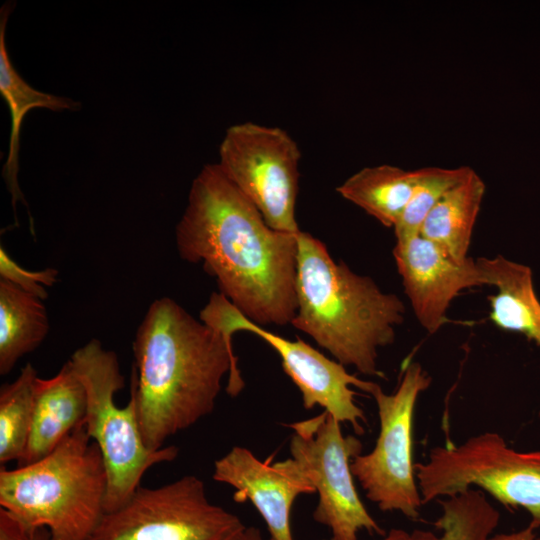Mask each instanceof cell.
I'll list each match as a JSON object with an SVG mask.
<instances>
[{"label": "cell", "mask_w": 540, "mask_h": 540, "mask_svg": "<svg viewBox=\"0 0 540 540\" xmlns=\"http://www.w3.org/2000/svg\"><path fill=\"white\" fill-rule=\"evenodd\" d=\"M438 502L442 515L434 525L441 530V535L422 530L409 534L392 529L382 540H488L499 523V512L482 490L470 488Z\"/></svg>", "instance_id": "obj_20"}, {"label": "cell", "mask_w": 540, "mask_h": 540, "mask_svg": "<svg viewBox=\"0 0 540 540\" xmlns=\"http://www.w3.org/2000/svg\"><path fill=\"white\" fill-rule=\"evenodd\" d=\"M290 454L318 494L314 520L331 531L332 540H358V533L384 536L385 531L361 501L351 471L362 442L342 433L341 423L326 411L289 425Z\"/></svg>", "instance_id": "obj_9"}, {"label": "cell", "mask_w": 540, "mask_h": 540, "mask_svg": "<svg viewBox=\"0 0 540 540\" xmlns=\"http://www.w3.org/2000/svg\"><path fill=\"white\" fill-rule=\"evenodd\" d=\"M0 540H50V535L44 527H27L10 514L1 511Z\"/></svg>", "instance_id": "obj_24"}, {"label": "cell", "mask_w": 540, "mask_h": 540, "mask_svg": "<svg viewBox=\"0 0 540 540\" xmlns=\"http://www.w3.org/2000/svg\"><path fill=\"white\" fill-rule=\"evenodd\" d=\"M87 394L84 427L101 452L107 472L105 512L123 506L141 486L153 466L173 461L179 449L165 446L148 449L143 441L136 398L130 388L128 403L120 407L115 395L125 386L117 354L91 339L69 359Z\"/></svg>", "instance_id": "obj_5"}, {"label": "cell", "mask_w": 540, "mask_h": 540, "mask_svg": "<svg viewBox=\"0 0 540 540\" xmlns=\"http://www.w3.org/2000/svg\"><path fill=\"white\" fill-rule=\"evenodd\" d=\"M212 477L234 489L235 502H251L263 518L270 540H294L290 525L294 502L302 494L315 493L292 458L270 464L241 446H234L214 462Z\"/></svg>", "instance_id": "obj_13"}, {"label": "cell", "mask_w": 540, "mask_h": 540, "mask_svg": "<svg viewBox=\"0 0 540 540\" xmlns=\"http://www.w3.org/2000/svg\"><path fill=\"white\" fill-rule=\"evenodd\" d=\"M537 540H540V539H537Z\"/></svg>", "instance_id": "obj_28"}, {"label": "cell", "mask_w": 540, "mask_h": 540, "mask_svg": "<svg viewBox=\"0 0 540 540\" xmlns=\"http://www.w3.org/2000/svg\"><path fill=\"white\" fill-rule=\"evenodd\" d=\"M489 286V316L498 328L524 335L540 348V301L530 267L501 255L477 259Z\"/></svg>", "instance_id": "obj_15"}, {"label": "cell", "mask_w": 540, "mask_h": 540, "mask_svg": "<svg viewBox=\"0 0 540 540\" xmlns=\"http://www.w3.org/2000/svg\"><path fill=\"white\" fill-rule=\"evenodd\" d=\"M485 190L484 181L471 168L442 196L424 220L419 233L454 261L465 262L469 258L473 229Z\"/></svg>", "instance_id": "obj_16"}, {"label": "cell", "mask_w": 540, "mask_h": 540, "mask_svg": "<svg viewBox=\"0 0 540 540\" xmlns=\"http://www.w3.org/2000/svg\"><path fill=\"white\" fill-rule=\"evenodd\" d=\"M200 321L230 342L236 331H247L263 339L280 356L283 370L298 387L305 409L318 405L341 424L349 423L356 434L364 433L366 417L355 403L350 386L369 393L374 382L349 374L344 365L327 358L300 338L289 340L253 323L220 292L210 295L200 311Z\"/></svg>", "instance_id": "obj_11"}, {"label": "cell", "mask_w": 540, "mask_h": 540, "mask_svg": "<svg viewBox=\"0 0 540 540\" xmlns=\"http://www.w3.org/2000/svg\"><path fill=\"white\" fill-rule=\"evenodd\" d=\"M86 410V390L70 360L53 377H38L28 445L18 466L35 463L53 452L83 425Z\"/></svg>", "instance_id": "obj_14"}, {"label": "cell", "mask_w": 540, "mask_h": 540, "mask_svg": "<svg viewBox=\"0 0 540 540\" xmlns=\"http://www.w3.org/2000/svg\"><path fill=\"white\" fill-rule=\"evenodd\" d=\"M107 472L101 452L76 428L43 459L1 468L0 506L50 540H89L105 512Z\"/></svg>", "instance_id": "obj_4"}, {"label": "cell", "mask_w": 540, "mask_h": 540, "mask_svg": "<svg viewBox=\"0 0 540 540\" xmlns=\"http://www.w3.org/2000/svg\"><path fill=\"white\" fill-rule=\"evenodd\" d=\"M415 182L416 170L382 164L359 170L336 191L385 227L394 228L411 198Z\"/></svg>", "instance_id": "obj_19"}, {"label": "cell", "mask_w": 540, "mask_h": 540, "mask_svg": "<svg viewBox=\"0 0 540 540\" xmlns=\"http://www.w3.org/2000/svg\"><path fill=\"white\" fill-rule=\"evenodd\" d=\"M58 274L55 268L40 271L24 269L8 255L3 246H0V278L27 293L45 300L48 296L46 287H51L58 281Z\"/></svg>", "instance_id": "obj_23"}, {"label": "cell", "mask_w": 540, "mask_h": 540, "mask_svg": "<svg viewBox=\"0 0 540 540\" xmlns=\"http://www.w3.org/2000/svg\"><path fill=\"white\" fill-rule=\"evenodd\" d=\"M300 158L297 143L285 130L245 122L226 131L218 165L270 228L298 234L295 207Z\"/></svg>", "instance_id": "obj_10"}, {"label": "cell", "mask_w": 540, "mask_h": 540, "mask_svg": "<svg viewBox=\"0 0 540 540\" xmlns=\"http://www.w3.org/2000/svg\"><path fill=\"white\" fill-rule=\"evenodd\" d=\"M471 167H425L416 170L411 198L394 227L396 238L418 234L421 226L442 196L469 172Z\"/></svg>", "instance_id": "obj_22"}, {"label": "cell", "mask_w": 540, "mask_h": 540, "mask_svg": "<svg viewBox=\"0 0 540 540\" xmlns=\"http://www.w3.org/2000/svg\"><path fill=\"white\" fill-rule=\"evenodd\" d=\"M326 540H332V539H326Z\"/></svg>", "instance_id": "obj_27"}, {"label": "cell", "mask_w": 540, "mask_h": 540, "mask_svg": "<svg viewBox=\"0 0 540 540\" xmlns=\"http://www.w3.org/2000/svg\"><path fill=\"white\" fill-rule=\"evenodd\" d=\"M37 370L31 363L0 388V463L22 459L31 431Z\"/></svg>", "instance_id": "obj_21"}, {"label": "cell", "mask_w": 540, "mask_h": 540, "mask_svg": "<svg viewBox=\"0 0 540 540\" xmlns=\"http://www.w3.org/2000/svg\"><path fill=\"white\" fill-rule=\"evenodd\" d=\"M43 300L0 278V375H7L49 332Z\"/></svg>", "instance_id": "obj_18"}, {"label": "cell", "mask_w": 540, "mask_h": 540, "mask_svg": "<svg viewBox=\"0 0 540 540\" xmlns=\"http://www.w3.org/2000/svg\"><path fill=\"white\" fill-rule=\"evenodd\" d=\"M11 4H5L0 13V93L9 106L11 133L8 156L3 167V177L12 195V205L26 204L17 180L19 169L20 130L26 113L33 108L52 111L77 110L80 103L72 99L38 91L31 87L15 70L6 47L5 30Z\"/></svg>", "instance_id": "obj_17"}, {"label": "cell", "mask_w": 540, "mask_h": 540, "mask_svg": "<svg viewBox=\"0 0 540 540\" xmlns=\"http://www.w3.org/2000/svg\"><path fill=\"white\" fill-rule=\"evenodd\" d=\"M297 243V312L291 325L342 365L384 377L378 350L394 342L395 329L404 321V303L370 277L336 262L311 234L300 231Z\"/></svg>", "instance_id": "obj_3"}, {"label": "cell", "mask_w": 540, "mask_h": 540, "mask_svg": "<svg viewBox=\"0 0 540 540\" xmlns=\"http://www.w3.org/2000/svg\"><path fill=\"white\" fill-rule=\"evenodd\" d=\"M431 381L420 363L408 359L394 393L374 384L368 394L377 405L379 434L372 451L351 462L352 474L370 501L383 512L397 511L411 520L419 517L423 505L413 462L414 413Z\"/></svg>", "instance_id": "obj_7"}, {"label": "cell", "mask_w": 540, "mask_h": 540, "mask_svg": "<svg viewBox=\"0 0 540 540\" xmlns=\"http://www.w3.org/2000/svg\"><path fill=\"white\" fill-rule=\"evenodd\" d=\"M415 472L423 504L477 487L505 506L525 509L530 524L540 527V449L516 451L499 433L486 431L432 448Z\"/></svg>", "instance_id": "obj_6"}, {"label": "cell", "mask_w": 540, "mask_h": 540, "mask_svg": "<svg viewBox=\"0 0 540 540\" xmlns=\"http://www.w3.org/2000/svg\"><path fill=\"white\" fill-rule=\"evenodd\" d=\"M393 256L415 317L429 334L448 322L449 306L461 291L488 285L477 260L458 263L420 233L396 238Z\"/></svg>", "instance_id": "obj_12"}, {"label": "cell", "mask_w": 540, "mask_h": 540, "mask_svg": "<svg viewBox=\"0 0 540 540\" xmlns=\"http://www.w3.org/2000/svg\"><path fill=\"white\" fill-rule=\"evenodd\" d=\"M245 527L209 500L200 478L185 475L140 486L123 506L104 514L89 540H234Z\"/></svg>", "instance_id": "obj_8"}, {"label": "cell", "mask_w": 540, "mask_h": 540, "mask_svg": "<svg viewBox=\"0 0 540 540\" xmlns=\"http://www.w3.org/2000/svg\"><path fill=\"white\" fill-rule=\"evenodd\" d=\"M298 234L270 228L218 163L207 164L192 182L176 247L247 319L286 326L297 312Z\"/></svg>", "instance_id": "obj_1"}, {"label": "cell", "mask_w": 540, "mask_h": 540, "mask_svg": "<svg viewBox=\"0 0 540 540\" xmlns=\"http://www.w3.org/2000/svg\"><path fill=\"white\" fill-rule=\"evenodd\" d=\"M536 528L529 524L524 529L512 533H501L491 536L488 540H537Z\"/></svg>", "instance_id": "obj_25"}, {"label": "cell", "mask_w": 540, "mask_h": 540, "mask_svg": "<svg viewBox=\"0 0 540 540\" xmlns=\"http://www.w3.org/2000/svg\"><path fill=\"white\" fill-rule=\"evenodd\" d=\"M234 540H264L260 530L255 526H246Z\"/></svg>", "instance_id": "obj_26"}, {"label": "cell", "mask_w": 540, "mask_h": 540, "mask_svg": "<svg viewBox=\"0 0 540 540\" xmlns=\"http://www.w3.org/2000/svg\"><path fill=\"white\" fill-rule=\"evenodd\" d=\"M132 347L130 388L152 451L213 412L225 376L230 396L244 388L232 342L171 298L151 303Z\"/></svg>", "instance_id": "obj_2"}]
</instances>
